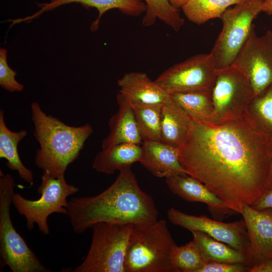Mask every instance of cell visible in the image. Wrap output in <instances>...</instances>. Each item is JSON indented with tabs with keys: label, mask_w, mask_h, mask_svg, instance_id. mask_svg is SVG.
Wrapping results in <instances>:
<instances>
[{
	"label": "cell",
	"mask_w": 272,
	"mask_h": 272,
	"mask_svg": "<svg viewBox=\"0 0 272 272\" xmlns=\"http://www.w3.org/2000/svg\"><path fill=\"white\" fill-rule=\"evenodd\" d=\"M186 174L206 185L236 213L270 189L271 139L247 115L222 124L193 121L179 148Z\"/></svg>",
	"instance_id": "1"
},
{
	"label": "cell",
	"mask_w": 272,
	"mask_h": 272,
	"mask_svg": "<svg viewBox=\"0 0 272 272\" xmlns=\"http://www.w3.org/2000/svg\"><path fill=\"white\" fill-rule=\"evenodd\" d=\"M67 210L72 228L78 234L101 222L151 224L158 220L159 213L152 196L140 187L131 167L119 171L102 192L71 198Z\"/></svg>",
	"instance_id": "2"
},
{
	"label": "cell",
	"mask_w": 272,
	"mask_h": 272,
	"mask_svg": "<svg viewBox=\"0 0 272 272\" xmlns=\"http://www.w3.org/2000/svg\"><path fill=\"white\" fill-rule=\"evenodd\" d=\"M34 137L39 145L34 158L36 165L54 177L64 176L70 164L79 157L92 133L91 125H69L46 114L37 102L31 104Z\"/></svg>",
	"instance_id": "3"
},
{
	"label": "cell",
	"mask_w": 272,
	"mask_h": 272,
	"mask_svg": "<svg viewBox=\"0 0 272 272\" xmlns=\"http://www.w3.org/2000/svg\"><path fill=\"white\" fill-rule=\"evenodd\" d=\"M176 245L164 220L133 225L126 251L124 272H174L171 254Z\"/></svg>",
	"instance_id": "4"
},
{
	"label": "cell",
	"mask_w": 272,
	"mask_h": 272,
	"mask_svg": "<svg viewBox=\"0 0 272 272\" xmlns=\"http://www.w3.org/2000/svg\"><path fill=\"white\" fill-rule=\"evenodd\" d=\"M0 262L12 272H49L16 231L11 218L15 183L0 171Z\"/></svg>",
	"instance_id": "5"
},
{
	"label": "cell",
	"mask_w": 272,
	"mask_h": 272,
	"mask_svg": "<svg viewBox=\"0 0 272 272\" xmlns=\"http://www.w3.org/2000/svg\"><path fill=\"white\" fill-rule=\"evenodd\" d=\"M130 224L98 223L92 227L87 255L73 272H124V264Z\"/></svg>",
	"instance_id": "6"
},
{
	"label": "cell",
	"mask_w": 272,
	"mask_h": 272,
	"mask_svg": "<svg viewBox=\"0 0 272 272\" xmlns=\"http://www.w3.org/2000/svg\"><path fill=\"white\" fill-rule=\"evenodd\" d=\"M37 192L41 196L36 200L25 198L20 193H14L13 205L26 221V227L31 230L36 224L39 231L49 235L47 219L54 213L67 215L69 201L67 198L79 191V188L68 183L64 176L54 177L43 172Z\"/></svg>",
	"instance_id": "7"
},
{
	"label": "cell",
	"mask_w": 272,
	"mask_h": 272,
	"mask_svg": "<svg viewBox=\"0 0 272 272\" xmlns=\"http://www.w3.org/2000/svg\"><path fill=\"white\" fill-rule=\"evenodd\" d=\"M261 12L262 0H247L223 13L222 29L210 52L217 70L232 65Z\"/></svg>",
	"instance_id": "8"
},
{
	"label": "cell",
	"mask_w": 272,
	"mask_h": 272,
	"mask_svg": "<svg viewBox=\"0 0 272 272\" xmlns=\"http://www.w3.org/2000/svg\"><path fill=\"white\" fill-rule=\"evenodd\" d=\"M216 124L235 120L247 114L255 93L245 74L234 65L217 70L212 92Z\"/></svg>",
	"instance_id": "9"
},
{
	"label": "cell",
	"mask_w": 272,
	"mask_h": 272,
	"mask_svg": "<svg viewBox=\"0 0 272 272\" xmlns=\"http://www.w3.org/2000/svg\"><path fill=\"white\" fill-rule=\"evenodd\" d=\"M217 75L211 53H199L170 66L155 81L169 94L194 90L212 92Z\"/></svg>",
	"instance_id": "10"
},
{
	"label": "cell",
	"mask_w": 272,
	"mask_h": 272,
	"mask_svg": "<svg viewBox=\"0 0 272 272\" xmlns=\"http://www.w3.org/2000/svg\"><path fill=\"white\" fill-rule=\"evenodd\" d=\"M233 65L250 81L255 96L272 84V31L257 36L254 24Z\"/></svg>",
	"instance_id": "11"
},
{
	"label": "cell",
	"mask_w": 272,
	"mask_h": 272,
	"mask_svg": "<svg viewBox=\"0 0 272 272\" xmlns=\"http://www.w3.org/2000/svg\"><path fill=\"white\" fill-rule=\"evenodd\" d=\"M167 216L172 224L190 232L205 233L247 256L249 241L244 220L225 223L205 216L189 215L174 208L167 211Z\"/></svg>",
	"instance_id": "12"
},
{
	"label": "cell",
	"mask_w": 272,
	"mask_h": 272,
	"mask_svg": "<svg viewBox=\"0 0 272 272\" xmlns=\"http://www.w3.org/2000/svg\"><path fill=\"white\" fill-rule=\"evenodd\" d=\"M240 214L249 238L247 256L251 267L272 257V209L258 210L245 205Z\"/></svg>",
	"instance_id": "13"
},
{
	"label": "cell",
	"mask_w": 272,
	"mask_h": 272,
	"mask_svg": "<svg viewBox=\"0 0 272 272\" xmlns=\"http://www.w3.org/2000/svg\"><path fill=\"white\" fill-rule=\"evenodd\" d=\"M165 183L173 193L183 199L206 204L216 219L221 220L236 213L206 185L191 176L176 175L165 178Z\"/></svg>",
	"instance_id": "14"
},
{
	"label": "cell",
	"mask_w": 272,
	"mask_h": 272,
	"mask_svg": "<svg viewBox=\"0 0 272 272\" xmlns=\"http://www.w3.org/2000/svg\"><path fill=\"white\" fill-rule=\"evenodd\" d=\"M118 94L130 105H163L170 95L144 72L125 73L117 81Z\"/></svg>",
	"instance_id": "15"
},
{
	"label": "cell",
	"mask_w": 272,
	"mask_h": 272,
	"mask_svg": "<svg viewBox=\"0 0 272 272\" xmlns=\"http://www.w3.org/2000/svg\"><path fill=\"white\" fill-rule=\"evenodd\" d=\"M142 145L140 162L153 175L166 178L187 175L179 161V148L161 141H145Z\"/></svg>",
	"instance_id": "16"
},
{
	"label": "cell",
	"mask_w": 272,
	"mask_h": 272,
	"mask_svg": "<svg viewBox=\"0 0 272 272\" xmlns=\"http://www.w3.org/2000/svg\"><path fill=\"white\" fill-rule=\"evenodd\" d=\"M72 3H78L86 8H94L97 10L98 16L91 24L90 29L92 31H95L98 29L102 16L110 10L117 9L122 14L131 17L139 16L145 13L147 10L146 5L143 0H50L49 3L37 4L40 10L32 16L24 18V20L25 21H30L44 12Z\"/></svg>",
	"instance_id": "17"
},
{
	"label": "cell",
	"mask_w": 272,
	"mask_h": 272,
	"mask_svg": "<svg viewBox=\"0 0 272 272\" xmlns=\"http://www.w3.org/2000/svg\"><path fill=\"white\" fill-rule=\"evenodd\" d=\"M117 112L109 119V132L102 142V149L120 144L141 145L143 143L132 107L119 94L116 96Z\"/></svg>",
	"instance_id": "18"
},
{
	"label": "cell",
	"mask_w": 272,
	"mask_h": 272,
	"mask_svg": "<svg viewBox=\"0 0 272 272\" xmlns=\"http://www.w3.org/2000/svg\"><path fill=\"white\" fill-rule=\"evenodd\" d=\"M142 146L132 144H120L102 149L95 157L92 163L97 172L113 174L140 161Z\"/></svg>",
	"instance_id": "19"
},
{
	"label": "cell",
	"mask_w": 272,
	"mask_h": 272,
	"mask_svg": "<svg viewBox=\"0 0 272 272\" xmlns=\"http://www.w3.org/2000/svg\"><path fill=\"white\" fill-rule=\"evenodd\" d=\"M192 124L191 117L171 98L162 107L161 141L179 148Z\"/></svg>",
	"instance_id": "20"
},
{
	"label": "cell",
	"mask_w": 272,
	"mask_h": 272,
	"mask_svg": "<svg viewBox=\"0 0 272 272\" xmlns=\"http://www.w3.org/2000/svg\"><path fill=\"white\" fill-rule=\"evenodd\" d=\"M27 134V131L25 129L18 131L10 130L6 123L4 110H0V158L7 160L6 165L10 169L17 171L22 179L33 185L32 171L24 165L18 150L19 142Z\"/></svg>",
	"instance_id": "21"
},
{
	"label": "cell",
	"mask_w": 272,
	"mask_h": 272,
	"mask_svg": "<svg viewBox=\"0 0 272 272\" xmlns=\"http://www.w3.org/2000/svg\"><path fill=\"white\" fill-rule=\"evenodd\" d=\"M173 101L191 117L193 121L216 124L212 92L194 90L170 94Z\"/></svg>",
	"instance_id": "22"
},
{
	"label": "cell",
	"mask_w": 272,
	"mask_h": 272,
	"mask_svg": "<svg viewBox=\"0 0 272 272\" xmlns=\"http://www.w3.org/2000/svg\"><path fill=\"white\" fill-rule=\"evenodd\" d=\"M191 232L193 241L207 262L244 264L251 267L246 255L205 233L198 231Z\"/></svg>",
	"instance_id": "23"
},
{
	"label": "cell",
	"mask_w": 272,
	"mask_h": 272,
	"mask_svg": "<svg viewBox=\"0 0 272 272\" xmlns=\"http://www.w3.org/2000/svg\"><path fill=\"white\" fill-rule=\"evenodd\" d=\"M246 1L190 0L181 9L190 21L200 25L212 19H221L229 6L238 5Z\"/></svg>",
	"instance_id": "24"
},
{
	"label": "cell",
	"mask_w": 272,
	"mask_h": 272,
	"mask_svg": "<svg viewBox=\"0 0 272 272\" xmlns=\"http://www.w3.org/2000/svg\"><path fill=\"white\" fill-rule=\"evenodd\" d=\"M162 106L163 105H131L143 142L161 141Z\"/></svg>",
	"instance_id": "25"
},
{
	"label": "cell",
	"mask_w": 272,
	"mask_h": 272,
	"mask_svg": "<svg viewBox=\"0 0 272 272\" xmlns=\"http://www.w3.org/2000/svg\"><path fill=\"white\" fill-rule=\"evenodd\" d=\"M246 115L257 130L272 139V84L253 97Z\"/></svg>",
	"instance_id": "26"
},
{
	"label": "cell",
	"mask_w": 272,
	"mask_h": 272,
	"mask_svg": "<svg viewBox=\"0 0 272 272\" xmlns=\"http://www.w3.org/2000/svg\"><path fill=\"white\" fill-rule=\"evenodd\" d=\"M143 1L147 7L142 21L144 27L153 26L158 19L175 31H179L184 25V20L180 16L179 10L173 7L169 0Z\"/></svg>",
	"instance_id": "27"
},
{
	"label": "cell",
	"mask_w": 272,
	"mask_h": 272,
	"mask_svg": "<svg viewBox=\"0 0 272 272\" xmlns=\"http://www.w3.org/2000/svg\"><path fill=\"white\" fill-rule=\"evenodd\" d=\"M207 262L193 240L183 245H176L172 252L174 272H199Z\"/></svg>",
	"instance_id": "28"
},
{
	"label": "cell",
	"mask_w": 272,
	"mask_h": 272,
	"mask_svg": "<svg viewBox=\"0 0 272 272\" xmlns=\"http://www.w3.org/2000/svg\"><path fill=\"white\" fill-rule=\"evenodd\" d=\"M17 72L12 70L7 61V51L0 49V85L2 88L10 92H21L24 86L15 78Z\"/></svg>",
	"instance_id": "29"
},
{
	"label": "cell",
	"mask_w": 272,
	"mask_h": 272,
	"mask_svg": "<svg viewBox=\"0 0 272 272\" xmlns=\"http://www.w3.org/2000/svg\"><path fill=\"white\" fill-rule=\"evenodd\" d=\"M250 268L244 264L210 261L199 272H245L249 271Z\"/></svg>",
	"instance_id": "30"
},
{
	"label": "cell",
	"mask_w": 272,
	"mask_h": 272,
	"mask_svg": "<svg viewBox=\"0 0 272 272\" xmlns=\"http://www.w3.org/2000/svg\"><path fill=\"white\" fill-rule=\"evenodd\" d=\"M251 206L258 210L272 209V189L265 192Z\"/></svg>",
	"instance_id": "31"
},
{
	"label": "cell",
	"mask_w": 272,
	"mask_h": 272,
	"mask_svg": "<svg viewBox=\"0 0 272 272\" xmlns=\"http://www.w3.org/2000/svg\"><path fill=\"white\" fill-rule=\"evenodd\" d=\"M249 272H272V257L258 264L252 266Z\"/></svg>",
	"instance_id": "32"
},
{
	"label": "cell",
	"mask_w": 272,
	"mask_h": 272,
	"mask_svg": "<svg viewBox=\"0 0 272 272\" xmlns=\"http://www.w3.org/2000/svg\"><path fill=\"white\" fill-rule=\"evenodd\" d=\"M262 12L272 15V0H262Z\"/></svg>",
	"instance_id": "33"
},
{
	"label": "cell",
	"mask_w": 272,
	"mask_h": 272,
	"mask_svg": "<svg viewBox=\"0 0 272 272\" xmlns=\"http://www.w3.org/2000/svg\"><path fill=\"white\" fill-rule=\"evenodd\" d=\"M171 5L175 9H181L190 0H169Z\"/></svg>",
	"instance_id": "34"
},
{
	"label": "cell",
	"mask_w": 272,
	"mask_h": 272,
	"mask_svg": "<svg viewBox=\"0 0 272 272\" xmlns=\"http://www.w3.org/2000/svg\"><path fill=\"white\" fill-rule=\"evenodd\" d=\"M271 157H272V139H271ZM272 189V177H271V184H270V189Z\"/></svg>",
	"instance_id": "35"
}]
</instances>
